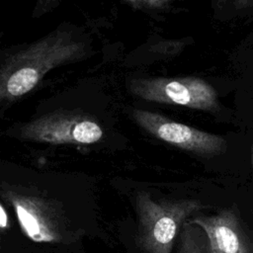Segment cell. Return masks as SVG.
I'll return each instance as SVG.
<instances>
[{
	"label": "cell",
	"mask_w": 253,
	"mask_h": 253,
	"mask_svg": "<svg viewBox=\"0 0 253 253\" xmlns=\"http://www.w3.org/2000/svg\"><path fill=\"white\" fill-rule=\"evenodd\" d=\"M82 44L67 34L56 33L14 54L0 69V100L30 92L51 68L74 59Z\"/></svg>",
	"instance_id": "cell-1"
},
{
	"label": "cell",
	"mask_w": 253,
	"mask_h": 253,
	"mask_svg": "<svg viewBox=\"0 0 253 253\" xmlns=\"http://www.w3.org/2000/svg\"><path fill=\"white\" fill-rule=\"evenodd\" d=\"M204 208L193 199L153 201L146 193L137 196L138 242L143 253H171L184 222Z\"/></svg>",
	"instance_id": "cell-2"
},
{
	"label": "cell",
	"mask_w": 253,
	"mask_h": 253,
	"mask_svg": "<svg viewBox=\"0 0 253 253\" xmlns=\"http://www.w3.org/2000/svg\"><path fill=\"white\" fill-rule=\"evenodd\" d=\"M130 88L136 96L151 102L175 104L210 112L215 111L218 107L215 89L202 78L139 79L133 81Z\"/></svg>",
	"instance_id": "cell-3"
},
{
	"label": "cell",
	"mask_w": 253,
	"mask_h": 253,
	"mask_svg": "<svg viewBox=\"0 0 253 253\" xmlns=\"http://www.w3.org/2000/svg\"><path fill=\"white\" fill-rule=\"evenodd\" d=\"M132 115L148 132L182 149L203 155H216L226 147L223 137L177 123L159 114L134 110Z\"/></svg>",
	"instance_id": "cell-4"
},
{
	"label": "cell",
	"mask_w": 253,
	"mask_h": 253,
	"mask_svg": "<svg viewBox=\"0 0 253 253\" xmlns=\"http://www.w3.org/2000/svg\"><path fill=\"white\" fill-rule=\"evenodd\" d=\"M21 135L40 142L89 144L101 139L103 130L90 119L57 114L31 122L22 128Z\"/></svg>",
	"instance_id": "cell-5"
},
{
	"label": "cell",
	"mask_w": 253,
	"mask_h": 253,
	"mask_svg": "<svg viewBox=\"0 0 253 253\" xmlns=\"http://www.w3.org/2000/svg\"><path fill=\"white\" fill-rule=\"evenodd\" d=\"M188 222L204 230L209 253H253V244L232 209H223L213 215H196Z\"/></svg>",
	"instance_id": "cell-6"
},
{
	"label": "cell",
	"mask_w": 253,
	"mask_h": 253,
	"mask_svg": "<svg viewBox=\"0 0 253 253\" xmlns=\"http://www.w3.org/2000/svg\"><path fill=\"white\" fill-rule=\"evenodd\" d=\"M13 204L19 221L26 233L36 241H50L53 239L49 226L45 223L41 211L31 202L14 199Z\"/></svg>",
	"instance_id": "cell-7"
},
{
	"label": "cell",
	"mask_w": 253,
	"mask_h": 253,
	"mask_svg": "<svg viewBox=\"0 0 253 253\" xmlns=\"http://www.w3.org/2000/svg\"><path fill=\"white\" fill-rule=\"evenodd\" d=\"M178 253H209V242L204 230L188 222H184L179 239Z\"/></svg>",
	"instance_id": "cell-8"
},
{
	"label": "cell",
	"mask_w": 253,
	"mask_h": 253,
	"mask_svg": "<svg viewBox=\"0 0 253 253\" xmlns=\"http://www.w3.org/2000/svg\"><path fill=\"white\" fill-rule=\"evenodd\" d=\"M129 4L147 6L146 8H163L168 4V1H135L129 2Z\"/></svg>",
	"instance_id": "cell-9"
},
{
	"label": "cell",
	"mask_w": 253,
	"mask_h": 253,
	"mask_svg": "<svg viewBox=\"0 0 253 253\" xmlns=\"http://www.w3.org/2000/svg\"><path fill=\"white\" fill-rule=\"evenodd\" d=\"M7 223H8V217H7L6 211H4L2 206L0 205V227L1 228L6 227Z\"/></svg>",
	"instance_id": "cell-10"
},
{
	"label": "cell",
	"mask_w": 253,
	"mask_h": 253,
	"mask_svg": "<svg viewBox=\"0 0 253 253\" xmlns=\"http://www.w3.org/2000/svg\"><path fill=\"white\" fill-rule=\"evenodd\" d=\"M251 159H252V166H253V143L251 146Z\"/></svg>",
	"instance_id": "cell-11"
}]
</instances>
